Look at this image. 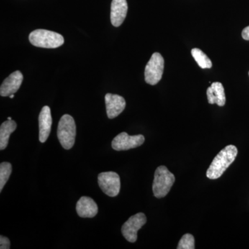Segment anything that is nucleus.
<instances>
[{
  "instance_id": "f257e3e1",
  "label": "nucleus",
  "mask_w": 249,
  "mask_h": 249,
  "mask_svg": "<svg viewBox=\"0 0 249 249\" xmlns=\"http://www.w3.org/2000/svg\"><path fill=\"white\" fill-rule=\"evenodd\" d=\"M238 150L235 145H229L222 149L210 165L206 177L210 179H217L235 160Z\"/></svg>"
},
{
  "instance_id": "f03ea898",
  "label": "nucleus",
  "mask_w": 249,
  "mask_h": 249,
  "mask_svg": "<svg viewBox=\"0 0 249 249\" xmlns=\"http://www.w3.org/2000/svg\"><path fill=\"white\" fill-rule=\"evenodd\" d=\"M29 41L33 45L45 49H55L65 43L63 36L54 31L36 29L29 34Z\"/></svg>"
},
{
  "instance_id": "7ed1b4c3",
  "label": "nucleus",
  "mask_w": 249,
  "mask_h": 249,
  "mask_svg": "<svg viewBox=\"0 0 249 249\" xmlns=\"http://www.w3.org/2000/svg\"><path fill=\"white\" fill-rule=\"evenodd\" d=\"M175 181V177L165 165H160L156 170L152 191L157 198H163L169 193Z\"/></svg>"
},
{
  "instance_id": "20e7f679",
  "label": "nucleus",
  "mask_w": 249,
  "mask_h": 249,
  "mask_svg": "<svg viewBox=\"0 0 249 249\" xmlns=\"http://www.w3.org/2000/svg\"><path fill=\"white\" fill-rule=\"evenodd\" d=\"M57 135L59 142L65 150H70L75 143L76 126L74 119L70 114H65L59 121Z\"/></svg>"
},
{
  "instance_id": "39448f33",
  "label": "nucleus",
  "mask_w": 249,
  "mask_h": 249,
  "mask_svg": "<svg viewBox=\"0 0 249 249\" xmlns=\"http://www.w3.org/2000/svg\"><path fill=\"white\" fill-rule=\"evenodd\" d=\"M164 70V59L160 53L152 54L145 69V80L147 84L157 85L161 79Z\"/></svg>"
},
{
  "instance_id": "423d86ee",
  "label": "nucleus",
  "mask_w": 249,
  "mask_h": 249,
  "mask_svg": "<svg viewBox=\"0 0 249 249\" xmlns=\"http://www.w3.org/2000/svg\"><path fill=\"white\" fill-rule=\"evenodd\" d=\"M98 183L105 194L114 197L119 194L121 190L120 177L114 172H106L98 175Z\"/></svg>"
},
{
  "instance_id": "0eeeda50",
  "label": "nucleus",
  "mask_w": 249,
  "mask_h": 249,
  "mask_svg": "<svg viewBox=\"0 0 249 249\" xmlns=\"http://www.w3.org/2000/svg\"><path fill=\"white\" fill-rule=\"evenodd\" d=\"M147 222L146 216L142 213L132 215L127 222H124L121 232L124 238L131 243L137 240V232Z\"/></svg>"
},
{
  "instance_id": "6e6552de",
  "label": "nucleus",
  "mask_w": 249,
  "mask_h": 249,
  "mask_svg": "<svg viewBox=\"0 0 249 249\" xmlns=\"http://www.w3.org/2000/svg\"><path fill=\"white\" fill-rule=\"evenodd\" d=\"M145 142V137L142 134L129 136L126 132H121L113 139L111 147L116 151L128 150L141 146Z\"/></svg>"
},
{
  "instance_id": "1a4fd4ad",
  "label": "nucleus",
  "mask_w": 249,
  "mask_h": 249,
  "mask_svg": "<svg viewBox=\"0 0 249 249\" xmlns=\"http://www.w3.org/2000/svg\"><path fill=\"white\" fill-rule=\"evenodd\" d=\"M105 101L107 115L110 119L117 117L125 108V100L119 95L108 93L105 96Z\"/></svg>"
},
{
  "instance_id": "9d476101",
  "label": "nucleus",
  "mask_w": 249,
  "mask_h": 249,
  "mask_svg": "<svg viewBox=\"0 0 249 249\" xmlns=\"http://www.w3.org/2000/svg\"><path fill=\"white\" fill-rule=\"evenodd\" d=\"M24 76L21 71H16L6 78L0 87V95L3 97L17 92L22 85Z\"/></svg>"
},
{
  "instance_id": "9b49d317",
  "label": "nucleus",
  "mask_w": 249,
  "mask_h": 249,
  "mask_svg": "<svg viewBox=\"0 0 249 249\" xmlns=\"http://www.w3.org/2000/svg\"><path fill=\"white\" fill-rule=\"evenodd\" d=\"M127 2L126 0H112L111 4L110 19L114 27H120L127 16Z\"/></svg>"
},
{
  "instance_id": "f8f14e48",
  "label": "nucleus",
  "mask_w": 249,
  "mask_h": 249,
  "mask_svg": "<svg viewBox=\"0 0 249 249\" xmlns=\"http://www.w3.org/2000/svg\"><path fill=\"white\" fill-rule=\"evenodd\" d=\"M39 139L41 142H45L49 138L52 130V117L49 106L42 107L38 117Z\"/></svg>"
},
{
  "instance_id": "ddd939ff",
  "label": "nucleus",
  "mask_w": 249,
  "mask_h": 249,
  "mask_svg": "<svg viewBox=\"0 0 249 249\" xmlns=\"http://www.w3.org/2000/svg\"><path fill=\"white\" fill-rule=\"evenodd\" d=\"M97 204L89 196H82L76 204V212L82 218L94 217L98 213Z\"/></svg>"
},
{
  "instance_id": "4468645a",
  "label": "nucleus",
  "mask_w": 249,
  "mask_h": 249,
  "mask_svg": "<svg viewBox=\"0 0 249 249\" xmlns=\"http://www.w3.org/2000/svg\"><path fill=\"white\" fill-rule=\"evenodd\" d=\"M206 93L210 104H217L219 107L225 106V91L222 83L219 82L212 83L211 86L208 88Z\"/></svg>"
},
{
  "instance_id": "2eb2a0df",
  "label": "nucleus",
  "mask_w": 249,
  "mask_h": 249,
  "mask_svg": "<svg viewBox=\"0 0 249 249\" xmlns=\"http://www.w3.org/2000/svg\"><path fill=\"white\" fill-rule=\"evenodd\" d=\"M17 124L16 121H4L0 127V150H3L9 144L10 135L16 130Z\"/></svg>"
},
{
  "instance_id": "dca6fc26",
  "label": "nucleus",
  "mask_w": 249,
  "mask_h": 249,
  "mask_svg": "<svg viewBox=\"0 0 249 249\" xmlns=\"http://www.w3.org/2000/svg\"><path fill=\"white\" fill-rule=\"evenodd\" d=\"M191 54L201 68L210 69L212 67V62L200 49L197 48L192 49Z\"/></svg>"
},
{
  "instance_id": "f3484780",
  "label": "nucleus",
  "mask_w": 249,
  "mask_h": 249,
  "mask_svg": "<svg viewBox=\"0 0 249 249\" xmlns=\"http://www.w3.org/2000/svg\"><path fill=\"white\" fill-rule=\"evenodd\" d=\"M12 173V165L9 162H3L0 164V192L3 188Z\"/></svg>"
},
{
  "instance_id": "a211bd4d",
  "label": "nucleus",
  "mask_w": 249,
  "mask_h": 249,
  "mask_svg": "<svg viewBox=\"0 0 249 249\" xmlns=\"http://www.w3.org/2000/svg\"><path fill=\"white\" fill-rule=\"evenodd\" d=\"M195 247V238L191 234H185L181 237L179 242H178V249H194Z\"/></svg>"
},
{
  "instance_id": "6ab92c4d",
  "label": "nucleus",
  "mask_w": 249,
  "mask_h": 249,
  "mask_svg": "<svg viewBox=\"0 0 249 249\" xmlns=\"http://www.w3.org/2000/svg\"><path fill=\"white\" fill-rule=\"evenodd\" d=\"M11 243H10L9 239L4 236H0V249H9Z\"/></svg>"
},
{
  "instance_id": "aec40b11",
  "label": "nucleus",
  "mask_w": 249,
  "mask_h": 249,
  "mask_svg": "<svg viewBox=\"0 0 249 249\" xmlns=\"http://www.w3.org/2000/svg\"><path fill=\"white\" fill-rule=\"evenodd\" d=\"M242 36L245 40H249V26L242 31Z\"/></svg>"
},
{
  "instance_id": "412c9836",
  "label": "nucleus",
  "mask_w": 249,
  "mask_h": 249,
  "mask_svg": "<svg viewBox=\"0 0 249 249\" xmlns=\"http://www.w3.org/2000/svg\"><path fill=\"white\" fill-rule=\"evenodd\" d=\"M10 98H14V94H11L9 96Z\"/></svg>"
},
{
  "instance_id": "4be33fe9",
  "label": "nucleus",
  "mask_w": 249,
  "mask_h": 249,
  "mask_svg": "<svg viewBox=\"0 0 249 249\" xmlns=\"http://www.w3.org/2000/svg\"><path fill=\"white\" fill-rule=\"evenodd\" d=\"M8 120L11 121L12 120V119H11V117L8 118Z\"/></svg>"
},
{
  "instance_id": "5701e85b",
  "label": "nucleus",
  "mask_w": 249,
  "mask_h": 249,
  "mask_svg": "<svg viewBox=\"0 0 249 249\" xmlns=\"http://www.w3.org/2000/svg\"></svg>"
}]
</instances>
